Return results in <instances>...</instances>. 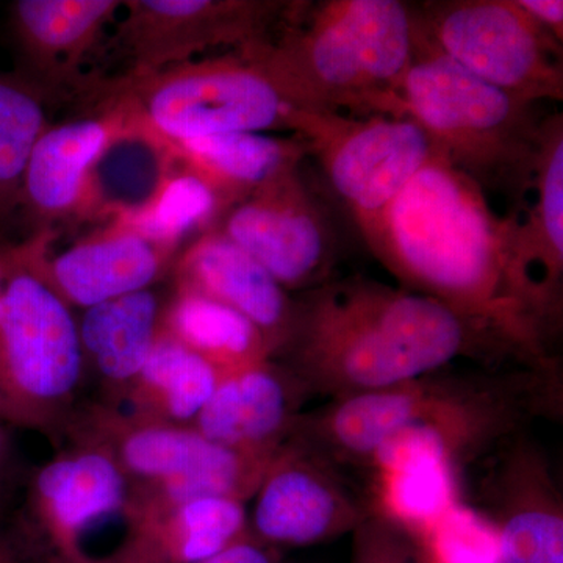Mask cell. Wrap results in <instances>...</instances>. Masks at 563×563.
Wrapping results in <instances>:
<instances>
[{"label": "cell", "instance_id": "obj_15", "mask_svg": "<svg viewBox=\"0 0 563 563\" xmlns=\"http://www.w3.org/2000/svg\"><path fill=\"white\" fill-rule=\"evenodd\" d=\"M36 488L51 531L73 561L99 563L96 547L117 532L131 550L141 515L132 512L124 472L109 455L84 453L52 462Z\"/></svg>", "mask_w": 563, "mask_h": 563}, {"label": "cell", "instance_id": "obj_29", "mask_svg": "<svg viewBox=\"0 0 563 563\" xmlns=\"http://www.w3.org/2000/svg\"><path fill=\"white\" fill-rule=\"evenodd\" d=\"M47 128L40 88L0 74V210L20 201L29 158Z\"/></svg>", "mask_w": 563, "mask_h": 563}, {"label": "cell", "instance_id": "obj_11", "mask_svg": "<svg viewBox=\"0 0 563 563\" xmlns=\"http://www.w3.org/2000/svg\"><path fill=\"white\" fill-rule=\"evenodd\" d=\"M118 43L125 79L150 76L218 47L250 49L272 40L292 2L284 0H131Z\"/></svg>", "mask_w": 563, "mask_h": 563}, {"label": "cell", "instance_id": "obj_34", "mask_svg": "<svg viewBox=\"0 0 563 563\" xmlns=\"http://www.w3.org/2000/svg\"><path fill=\"white\" fill-rule=\"evenodd\" d=\"M3 450V433L0 431V453H2Z\"/></svg>", "mask_w": 563, "mask_h": 563}, {"label": "cell", "instance_id": "obj_13", "mask_svg": "<svg viewBox=\"0 0 563 563\" xmlns=\"http://www.w3.org/2000/svg\"><path fill=\"white\" fill-rule=\"evenodd\" d=\"M120 453L128 472L157 485L155 512L217 496L243 501L255 495L273 461L211 442L196 429L173 426L129 432Z\"/></svg>", "mask_w": 563, "mask_h": 563}, {"label": "cell", "instance_id": "obj_17", "mask_svg": "<svg viewBox=\"0 0 563 563\" xmlns=\"http://www.w3.org/2000/svg\"><path fill=\"white\" fill-rule=\"evenodd\" d=\"M118 118L91 165L76 218L129 222L146 213L180 165L172 140L120 99Z\"/></svg>", "mask_w": 563, "mask_h": 563}, {"label": "cell", "instance_id": "obj_18", "mask_svg": "<svg viewBox=\"0 0 563 563\" xmlns=\"http://www.w3.org/2000/svg\"><path fill=\"white\" fill-rule=\"evenodd\" d=\"M309 391L269 361L222 374L196 418V431L240 453L274 457L290 439Z\"/></svg>", "mask_w": 563, "mask_h": 563}, {"label": "cell", "instance_id": "obj_4", "mask_svg": "<svg viewBox=\"0 0 563 563\" xmlns=\"http://www.w3.org/2000/svg\"><path fill=\"white\" fill-rule=\"evenodd\" d=\"M418 43L413 2H292L261 54L296 109L404 117L401 85Z\"/></svg>", "mask_w": 563, "mask_h": 563}, {"label": "cell", "instance_id": "obj_8", "mask_svg": "<svg viewBox=\"0 0 563 563\" xmlns=\"http://www.w3.org/2000/svg\"><path fill=\"white\" fill-rule=\"evenodd\" d=\"M413 7L422 38L477 79L523 101H562V43L517 0H428Z\"/></svg>", "mask_w": 563, "mask_h": 563}, {"label": "cell", "instance_id": "obj_25", "mask_svg": "<svg viewBox=\"0 0 563 563\" xmlns=\"http://www.w3.org/2000/svg\"><path fill=\"white\" fill-rule=\"evenodd\" d=\"M157 296L131 292L85 310L79 325L81 351L110 380L136 379L162 329Z\"/></svg>", "mask_w": 563, "mask_h": 563}, {"label": "cell", "instance_id": "obj_3", "mask_svg": "<svg viewBox=\"0 0 563 563\" xmlns=\"http://www.w3.org/2000/svg\"><path fill=\"white\" fill-rule=\"evenodd\" d=\"M558 377L517 373L429 374L410 383L331 399L302 413L296 437L331 462L368 468L380 444L396 433L420 432L457 472L490 454L531 415L554 409Z\"/></svg>", "mask_w": 563, "mask_h": 563}, {"label": "cell", "instance_id": "obj_12", "mask_svg": "<svg viewBox=\"0 0 563 563\" xmlns=\"http://www.w3.org/2000/svg\"><path fill=\"white\" fill-rule=\"evenodd\" d=\"M252 514L254 539L276 547H310L352 533L372 514L331 462L299 440L274 455Z\"/></svg>", "mask_w": 563, "mask_h": 563}, {"label": "cell", "instance_id": "obj_24", "mask_svg": "<svg viewBox=\"0 0 563 563\" xmlns=\"http://www.w3.org/2000/svg\"><path fill=\"white\" fill-rule=\"evenodd\" d=\"M247 532L243 501L201 498L141 517L128 563H202Z\"/></svg>", "mask_w": 563, "mask_h": 563}, {"label": "cell", "instance_id": "obj_5", "mask_svg": "<svg viewBox=\"0 0 563 563\" xmlns=\"http://www.w3.org/2000/svg\"><path fill=\"white\" fill-rule=\"evenodd\" d=\"M404 117L424 129L459 172L484 192L526 209L536 179L543 124L540 103L477 79L433 49L418 31L417 54L401 85Z\"/></svg>", "mask_w": 563, "mask_h": 563}, {"label": "cell", "instance_id": "obj_19", "mask_svg": "<svg viewBox=\"0 0 563 563\" xmlns=\"http://www.w3.org/2000/svg\"><path fill=\"white\" fill-rule=\"evenodd\" d=\"M179 288L201 292L242 313L265 336L272 357L290 332L295 298L218 229L192 240L177 262Z\"/></svg>", "mask_w": 563, "mask_h": 563}, {"label": "cell", "instance_id": "obj_36", "mask_svg": "<svg viewBox=\"0 0 563 563\" xmlns=\"http://www.w3.org/2000/svg\"><path fill=\"white\" fill-rule=\"evenodd\" d=\"M2 272H3L2 265H0V277H2Z\"/></svg>", "mask_w": 563, "mask_h": 563}, {"label": "cell", "instance_id": "obj_23", "mask_svg": "<svg viewBox=\"0 0 563 563\" xmlns=\"http://www.w3.org/2000/svg\"><path fill=\"white\" fill-rule=\"evenodd\" d=\"M173 143L180 161L209 180L229 207L309 157L306 143L296 135L232 132Z\"/></svg>", "mask_w": 563, "mask_h": 563}, {"label": "cell", "instance_id": "obj_27", "mask_svg": "<svg viewBox=\"0 0 563 563\" xmlns=\"http://www.w3.org/2000/svg\"><path fill=\"white\" fill-rule=\"evenodd\" d=\"M229 209L209 180L180 162L151 209L133 221L118 224L129 225L152 242L177 252L185 240L192 235L198 239L217 228Z\"/></svg>", "mask_w": 563, "mask_h": 563}, {"label": "cell", "instance_id": "obj_33", "mask_svg": "<svg viewBox=\"0 0 563 563\" xmlns=\"http://www.w3.org/2000/svg\"><path fill=\"white\" fill-rule=\"evenodd\" d=\"M521 7L540 25L563 43V2L562 0H517Z\"/></svg>", "mask_w": 563, "mask_h": 563}, {"label": "cell", "instance_id": "obj_10", "mask_svg": "<svg viewBox=\"0 0 563 563\" xmlns=\"http://www.w3.org/2000/svg\"><path fill=\"white\" fill-rule=\"evenodd\" d=\"M255 258L282 287L310 291L332 280L339 233L301 166L233 203L217 228Z\"/></svg>", "mask_w": 563, "mask_h": 563}, {"label": "cell", "instance_id": "obj_6", "mask_svg": "<svg viewBox=\"0 0 563 563\" xmlns=\"http://www.w3.org/2000/svg\"><path fill=\"white\" fill-rule=\"evenodd\" d=\"M111 98L128 103L172 141L288 131L296 109L263 60L261 44L125 79Z\"/></svg>", "mask_w": 563, "mask_h": 563}, {"label": "cell", "instance_id": "obj_9", "mask_svg": "<svg viewBox=\"0 0 563 563\" xmlns=\"http://www.w3.org/2000/svg\"><path fill=\"white\" fill-rule=\"evenodd\" d=\"M21 257L0 277V393L13 406L40 409L73 393L84 351L65 299L31 251Z\"/></svg>", "mask_w": 563, "mask_h": 563}, {"label": "cell", "instance_id": "obj_21", "mask_svg": "<svg viewBox=\"0 0 563 563\" xmlns=\"http://www.w3.org/2000/svg\"><path fill=\"white\" fill-rule=\"evenodd\" d=\"M121 3L118 0L14 2L11 25L32 70V84L40 90L69 84Z\"/></svg>", "mask_w": 563, "mask_h": 563}, {"label": "cell", "instance_id": "obj_30", "mask_svg": "<svg viewBox=\"0 0 563 563\" xmlns=\"http://www.w3.org/2000/svg\"><path fill=\"white\" fill-rule=\"evenodd\" d=\"M421 537L435 563H501L495 528L479 510L462 501Z\"/></svg>", "mask_w": 563, "mask_h": 563}, {"label": "cell", "instance_id": "obj_1", "mask_svg": "<svg viewBox=\"0 0 563 563\" xmlns=\"http://www.w3.org/2000/svg\"><path fill=\"white\" fill-rule=\"evenodd\" d=\"M517 214L498 217L483 188L437 154L365 239L406 290L443 302L509 344L526 368L558 377L551 340L514 273Z\"/></svg>", "mask_w": 563, "mask_h": 563}, {"label": "cell", "instance_id": "obj_35", "mask_svg": "<svg viewBox=\"0 0 563 563\" xmlns=\"http://www.w3.org/2000/svg\"><path fill=\"white\" fill-rule=\"evenodd\" d=\"M3 562H5V559H3V554L0 553V563H3Z\"/></svg>", "mask_w": 563, "mask_h": 563}, {"label": "cell", "instance_id": "obj_28", "mask_svg": "<svg viewBox=\"0 0 563 563\" xmlns=\"http://www.w3.org/2000/svg\"><path fill=\"white\" fill-rule=\"evenodd\" d=\"M220 379L210 362L163 329L136 377L141 393L176 421H196Z\"/></svg>", "mask_w": 563, "mask_h": 563}, {"label": "cell", "instance_id": "obj_22", "mask_svg": "<svg viewBox=\"0 0 563 563\" xmlns=\"http://www.w3.org/2000/svg\"><path fill=\"white\" fill-rule=\"evenodd\" d=\"M118 118L113 102L96 117L47 128L36 141L24 179L21 201L41 221L76 217L85 181Z\"/></svg>", "mask_w": 563, "mask_h": 563}, {"label": "cell", "instance_id": "obj_16", "mask_svg": "<svg viewBox=\"0 0 563 563\" xmlns=\"http://www.w3.org/2000/svg\"><path fill=\"white\" fill-rule=\"evenodd\" d=\"M533 201L518 214L512 254L518 288L551 340L563 312V114L544 120Z\"/></svg>", "mask_w": 563, "mask_h": 563}, {"label": "cell", "instance_id": "obj_7", "mask_svg": "<svg viewBox=\"0 0 563 563\" xmlns=\"http://www.w3.org/2000/svg\"><path fill=\"white\" fill-rule=\"evenodd\" d=\"M288 132L306 143L309 157L320 165L363 240L407 184L440 152L409 117L358 118L292 109Z\"/></svg>", "mask_w": 563, "mask_h": 563}, {"label": "cell", "instance_id": "obj_20", "mask_svg": "<svg viewBox=\"0 0 563 563\" xmlns=\"http://www.w3.org/2000/svg\"><path fill=\"white\" fill-rule=\"evenodd\" d=\"M174 255L176 252L152 242L135 229L113 222L52 262L41 263L36 258L33 262L65 301L90 309L110 299L147 290Z\"/></svg>", "mask_w": 563, "mask_h": 563}, {"label": "cell", "instance_id": "obj_31", "mask_svg": "<svg viewBox=\"0 0 563 563\" xmlns=\"http://www.w3.org/2000/svg\"><path fill=\"white\" fill-rule=\"evenodd\" d=\"M350 563H435L421 533L373 509L354 532Z\"/></svg>", "mask_w": 563, "mask_h": 563}, {"label": "cell", "instance_id": "obj_32", "mask_svg": "<svg viewBox=\"0 0 563 563\" xmlns=\"http://www.w3.org/2000/svg\"><path fill=\"white\" fill-rule=\"evenodd\" d=\"M202 563H279L269 551L268 544L258 542L252 536L225 548L224 551Z\"/></svg>", "mask_w": 563, "mask_h": 563}, {"label": "cell", "instance_id": "obj_2", "mask_svg": "<svg viewBox=\"0 0 563 563\" xmlns=\"http://www.w3.org/2000/svg\"><path fill=\"white\" fill-rule=\"evenodd\" d=\"M276 354L309 395L331 399L410 383L461 357L525 366L509 344L443 302L361 276L296 298Z\"/></svg>", "mask_w": 563, "mask_h": 563}, {"label": "cell", "instance_id": "obj_26", "mask_svg": "<svg viewBox=\"0 0 563 563\" xmlns=\"http://www.w3.org/2000/svg\"><path fill=\"white\" fill-rule=\"evenodd\" d=\"M162 329L221 376L272 357L265 336L246 317L198 291L179 288L162 314Z\"/></svg>", "mask_w": 563, "mask_h": 563}, {"label": "cell", "instance_id": "obj_14", "mask_svg": "<svg viewBox=\"0 0 563 563\" xmlns=\"http://www.w3.org/2000/svg\"><path fill=\"white\" fill-rule=\"evenodd\" d=\"M492 454L481 488L501 563H563L562 495L547 454L523 431Z\"/></svg>", "mask_w": 563, "mask_h": 563}]
</instances>
